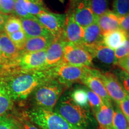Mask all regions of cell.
I'll list each match as a JSON object with an SVG mask.
<instances>
[{"label": "cell", "mask_w": 129, "mask_h": 129, "mask_svg": "<svg viewBox=\"0 0 129 129\" xmlns=\"http://www.w3.org/2000/svg\"><path fill=\"white\" fill-rule=\"evenodd\" d=\"M22 26L20 18L16 16H9L4 27V32L7 35L22 30Z\"/></svg>", "instance_id": "cb8c5ba5"}, {"label": "cell", "mask_w": 129, "mask_h": 129, "mask_svg": "<svg viewBox=\"0 0 129 129\" xmlns=\"http://www.w3.org/2000/svg\"><path fill=\"white\" fill-rule=\"evenodd\" d=\"M117 65L129 74V55L117 61Z\"/></svg>", "instance_id": "74e56055"}, {"label": "cell", "mask_w": 129, "mask_h": 129, "mask_svg": "<svg viewBox=\"0 0 129 129\" xmlns=\"http://www.w3.org/2000/svg\"><path fill=\"white\" fill-rule=\"evenodd\" d=\"M59 1H60V3H64V0H59Z\"/></svg>", "instance_id": "60d3db41"}, {"label": "cell", "mask_w": 129, "mask_h": 129, "mask_svg": "<svg viewBox=\"0 0 129 129\" xmlns=\"http://www.w3.org/2000/svg\"><path fill=\"white\" fill-rule=\"evenodd\" d=\"M91 67H77L66 63H60L51 68L54 78L68 87L75 83H81L87 75Z\"/></svg>", "instance_id": "5b68a950"}, {"label": "cell", "mask_w": 129, "mask_h": 129, "mask_svg": "<svg viewBox=\"0 0 129 129\" xmlns=\"http://www.w3.org/2000/svg\"><path fill=\"white\" fill-rule=\"evenodd\" d=\"M118 105L129 123V95Z\"/></svg>", "instance_id": "e575fe53"}, {"label": "cell", "mask_w": 129, "mask_h": 129, "mask_svg": "<svg viewBox=\"0 0 129 129\" xmlns=\"http://www.w3.org/2000/svg\"><path fill=\"white\" fill-rule=\"evenodd\" d=\"M91 9L98 17L108 11V0H90Z\"/></svg>", "instance_id": "f1b7e54d"}, {"label": "cell", "mask_w": 129, "mask_h": 129, "mask_svg": "<svg viewBox=\"0 0 129 129\" xmlns=\"http://www.w3.org/2000/svg\"><path fill=\"white\" fill-rule=\"evenodd\" d=\"M112 129H129V123L119 106L116 108L113 118Z\"/></svg>", "instance_id": "484cf974"}, {"label": "cell", "mask_w": 129, "mask_h": 129, "mask_svg": "<svg viewBox=\"0 0 129 129\" xmlns=\"http://www.w3.org/2000/svg\"><path fill=\"white\" fill-rule=\"evenodd\" d=\"M22 129H39L32 122L28 121L24 117H21L19 120H14Z\"/></svg>", "instance_id": "d590c367"}, {"label": "cell", "mask_w": 129, "mask_h": 129, "mask_svg": "<svg viewBox=\"0 0 129 129\" xmlns=\"http://www.w3.org/2000/svg\"><path fill=\"white\" fill-rule=\"evenodd\" d=\"M16 0H0V13L9 16L14 14Z\"/></svg>", "instance_id": "4dcf8cb0"}, {"label": "cell", "mask_w": 129, "mask_h": 129, "mask_svg": "<svg viewBox=\"0 0 129 129\" xmlns=\"http://www.w3.org/2000/svg\"><path fill=\"white\" fill-rule=\"evenodd\" d=\"M99 71L91 68L87 75L81 80L80 83L87 86L91 91L98 94L102 99L106 106H112L111 99L105 88L104 84L99 77Z\"/></svg>", "instance_id": "7c38bea8"}, {"label": "cell", "mask_w": 129, "mask_h": 129, "mask_svg": "<svg viewBox=\"0 0 129 129\" xmlns=\"http://www.w3.org/2000/svg\"><path fill=\"white\" fill-rule=\"evenodd\" d=\"M93 57H96L105 64H117V61L114 50L105 46L103 43L94 45L86 48Z\"/></svg>", "instance_id": "2e32d148"}, {"label": "cell", "mask_w": 129, "mask_h": 129, "mask_svg": "<svg viewBox=\"0 0 129 129\" xmlns=\"http://www.w3.org/2000/svg\"><path fill=\"white\" fill-rule=\"evenodd\" d=\"M93 56L84 47L66 43L63 49V57L62 63L77 67H91L93 64Z\"/></svg>", "instance_id": "52a82bcc"}, {"label": "cell", "mask_w": 129, "mask_h": 129, "mask_svg": "<svg viewBox=\"0 0 129 129\" xmlns=\"http://www.w3.org/2000/svg\"><path fill=\"white\" fill-rule=\"evenodd\" d=\"M98 123L104 129H112L114 111L112 106L104 104L100 108L94 112Z\"/></svg>", "instance_id": "44dd1931"}, {"label": "cell", "mask_w": 129, "mask_h": 129, "mask_svg": "<svg viewBox=\"0 0 129 129\" xmlns=\"http://www.w3.org/2000/svg\"><path fill=\"white\" fill-rule=\"evenodd\" d=\"M46 50L37 52L22 53L15 65L12 68L25 71L45 70L46 69Z\"/></svg>", "instance_id": "9c48e42d"}, {"label": "cell", "mask_w": 129, "mask_h": 129, "mask_svg": "<svg viewBox=\"0 0 129 129\" xmlns=\"http://www.w3.org/2000/svg\"><path fill=\"white\" fill-rule=\"evenodd\" d=\"M114 52L117 61L121 60L129 55V40L127 39L124 44L117 48Z\"/></svg>", "instance_id": "1f68e13d"}, {"label": "cell", "mask_w": 129, "mask_h": 129, "mask_svg": "<svg viewBox=\"0 0 129 129\" xmlns=\"http://www.w3.org/2000/svg\"><path fill=\"white\" fill-rule=\"evenodd\" d=\"M113 12L118 16L129 14V0H113Z\"/></svg>", "instance_id": "4316f807"}, {"label": "cell", "mask_w": 129, "mask_h": 129, "mask_svg": "<svg viewBox=\"0 0 129 129\" xmlns=\"http://www.w3.org/2000/svg\"><path fill=\"white\" fill-rule=\"evenodd\" d=\"M24 11L30 15L36 16L42 12H47L42 0H17Z\"/></svg>", "instance_id": "7402d4cb"}, {"label": "cell", "mask_w": 129, "mask_h": 129, "mask_svg": "<svg viewBox=\"0 0 129 129\" xmlns=\"http://www.w3.org/2000/svg\"><path fill=\"white\" fill-rule=\"evenodd\" d=\"M26 115L30 121L42 129H79L53 111L35 108Z\"/></svg>", "instance_id": "277c9868"}, {"label": "cell", "mask_w": 129, "mask_h": 129, "mask_svg": "<svg viewBox=\"0 0 129 129\" xmlns=\"http://www.w3.org/2000/svg\"><path fill=\"white\" fill-rule=\"evenodd\" d=\"M128 39L129 40V33L128 34Z\"/></svg>", "instance_id": "ee69618b"}, {"label": "cell", "mask_w": 129, "mask_h": 129, "mask_svg": "<svg viewBox=\"0 0 129 129\" xmlns=\"http://www.w3.org/2000/svg\"><path fill=\"white\" fill-rule=\"evenodd\" d=\"M127 39L128 34L119 28L103 35V43L108 47L116 50L121 46Z\"/></svg>", "instance_id": "ffe728a7"}, {"label": "cell", "mask_w": 129, "mask_h": 129, "mask_svg": "<svg viewBox=\"0 0 129 129\" xmlns=\"http://www.w3.org/2000/svg\"><path fill=\"white\" fill-rule=\"evenodd\" d=\"M9 16L0 13V32L4 30V27Z\"/></svg>", "instance_id": "f35d334b"}, {"label": "cell", "mask_w": 129, "mask_h": 129, "mask_svg": "<svg viewBox=\"0 0 129 129\" xmlns=\"http://www.w3.org/2000/svg\"><path fill=\"white\" fill-rule=\"evenodd\" d=\"M101 43H103V35L98 22L84 28V36L81 46L87 48Z\"/></svg>", "instance_id": "d6986e66"}, {"label": "cell", "mask_w": 129, "mask_h": 129, "mask_svg": "<svg viewBox=\"0 0 129 129\" xmlns=\"http://www.w3.org/2000/svg\"><path fill=\"white\" fill-rule=\"evenodd\" d=\"M13 101L0 83V117L5 115L12 108Z\"/></svg>", "instance_id": "603a6c76"}, {"label": "cell", "mask_w": 129, "mask_h": 129, "mask_svg": "<svg viewBox=\"0 0 129 129\" xmlns=\"http://www.w3.org/2000/svg\"><path fill=\"white\" fill-rule=\"evenodd\" d=\"M20 20L22 29L25 32L27 39L33 37L50 36L52 35L38 22L35 17L20 18Z\"/></svg>", "instance_id": "9a60e30c"}, {"label": "cell", "mask_w": 129, "mask_h": 129, "mask_svg": "<svg viewBox=\"0 0 129 129\" xmlns=\"http://www.w3.org/2000/svg\"><path fill=\"white\" fill-rule=\"evenodd\" d=\"M119 70L120 71L118 73V76L119 78L118 80H120L124 89L129 95V74L123 69L120 68Z\"/></svg>", "instance_id": "d6a6232c"}, {"label": "cell", "mask_w": 129, "mask_h": 129, "mask_svg": "<svg viewBox=\"0 0 129 129\" xmlns=\"http://www.w3.org/2000/svg\"><path fill=\"white\" fill-rule=\"evenodd\" d=\"M0 64L1 65V54H0ZM1 66H2V65H1Z\"/></svg>", "instance_id": "7bdbcfd3"}, {"label": "cell", "mask_w": 129, "mask_h": 129, "mask_svg": "<svg viewBox=\"0 0 129 129\" xmlns=\"http://www.w3.org/2000/svg\"><path fill=\"white\" fill-rule=\"evenodd\" d=\"M84 36V28L77 23L71 16L67 15L62 32V37L64 41L71 44L81 46Z\"/></svg>", "instance_id": "5bb4252c"}, {"label": "cell", "mask_w": 129, "mask_h": 129, "mask_svg": "<svg viewBox=\"0 0 129 129\" xmlns=\"http://www.w3.org/2000/svg\"><path fill=\"white\" fill-rule=\"evenodd\" d=\"M66 14L73 17L83 28L97 22L98 18L91 9L90 0H69Z\"/></svg>", "instance_id": "8992f818"}, {"label": "cell", "mask_w": 129, "mask_h": 129, "mask_svg": "<svg viewBox=\"0 0 129 129\" xmlns=\"http://www.w3.org/2000/svg\"><path fill=\"white\" fill-rule=\"evenodd\" d=\"M85 90L87 93L88 104L92 108L93 112H96L104 104V102L98 94H96L93 91L87 88H85Z\"/></svg>", "instance_id": "83f0119b"}, {"label": "cell", "mask_w": 129, "mask_h": 129, "mask_svg": "<svg viewBox=\"0 0 129 129\" xmlns=\"http://www.w3.org/2000/svg\"><path fill=\"white\" fill-rule=\"evenodd\" d=\"M0 54L3 69L14 67L22 54L4 30L0 32Z\"/></svg>", "instance_id": "ba28073f"}, {"label": "cell", "mask_w": 129, "mask_h": 129, "mask_svg": "<svg viewBox=\"0 0 129 129\" xmlns=\"http://www.w3.org/2000/svg\"><path fill=\"white\" fill-rule=\"evenodd\" d=\"M119 22L121 29L129 33V14L124 16H119Z\"/></svg>", "instance_id": "8d00e7d4"}, {"label": "cell", "mask_w": 129, "mask_h": 129, "mask_svg": "<svg viewBox=\"0 0 129 129\" xmlns=\"http://www.w3.org/2000/svg\"><path fill=\"white\" fill-rule=\"evenodd\" d=\"M35 17L54 38L62 35L67 14L54 13L47 11L42 12Z\"/></svg>", "instance_id": "30bf717a"}, {"label": "cell", "mask_w": 129, "mask_h": 129, "mask_svg": "<svg viewBox=\"0 0 129 129\" xmlns=\"http://www.w3.org/2000/svg\"><path fill=\"white\" fill-rule=\"evenodd\" d=\"M71 98L78 106L87 109L89 106L87 96L85 89L76 88L71 94Z\"/></svg>", "instance_id": "d4e9b609"}, {"label": "cell", "mask_w": 129, "mask_h": 129, "mask_svg": "<svg viewBox=\"0 0 129 129\" xmlns=\"http://www.w3.org/2000/svg\"><path fill=\"white\" fill-rule=\"evenodd\" d=\"M99 77L101 78L108 94L112 99L118 104L128 96L124 89L118 78L111 72H99Z\"/></svg>", "instance_id": "8fae6325"}, {"label": "cell", "mask_w": 129, "mask_h": 129, "mask_svg": "<svg viewBox=\"0 0 129 129\" xmlns=\"http://www.w3.org/2000/svg\"><path fill=\"white\" fill-rule=\"evenodd\" d=\"M54 39V37L52 35L28 38L22 53L37 52L46 50Z\"/></svg>", "instance_id": "e0dca14e"}, {"label": "cell", "mask_w": 129, "mask_h": 129, "mask_svg": "<svg viewBox=\"0 0 129 129\" xmlns=\"http://www.w3.org/2000/svg\"><path fill=\"white\" fill-rule=\"evenodd\" d=\"M65 43L62 35L54 38L52 43L46 50V69H51L62 63Z\"/></svg>", "instance_id": "4fadbf2b"}, {"label": "cell", "mask_w": 129, "mask_h": 129, "mask_svg": "<svg viewBox=\"0 0 129 129\" xmlns=\"http://www.w3.org/2000/svg\"><path fill=\"white\" fill-rule=\"evenodd\" d=\"M2 69H3V67L1 65V64H0V71H1L2 70Z\"/></svg>", "instance_id": "b9f144b4"}, {"label": "cell", "mask_w": 129, "mask_h": 129, "mask_svg": "<svg viewBox=\"0 0 129 129\" xmlns=\"http://www.w3.org/2000/svg\"><path fill=\"white\" fill-rule=\"evenodd\" d=\"M0 129H14L13 119L6 115L0 117Z\"/></svg>", "instance_id": "836d02e7"}, {"label": "cell", "mask_w": 129, "mask_h": 129, "mask_svg": "<svg viewBox=\"0 0 129 129\" xmlns=\"http://www.w3.org/2000/svg\"><path fill=\"white\" fill-rule=\"evenodd\" d=\"M66 87L55 79L42 84L32 93L36 108L53 111Z\"/></svg>", "instance_id": "3957f363"}, {"label": "cell", "mask_w": 129, "mask_h": 129, "mask_svg": "<svg viewBox=\"0 0 129 129\" xmlns=\"http://www.w3.org/2000/svg\"><path fill=\"white\" fill-rule=\"evenodd\" d=\"M15 46L21 51L23 49L27 38L23 30L16 32L8 35Z\"/></svg>", "instance_id": "f546056e"}, {"label": "cell", "mask_w": 129, "mask_h": 129, "mask_svg": "<svg viewBox=\"0 0 129 129\" xmlns=\"http://www.w3.org/2000/svg\"><path fill=\"white\" fill-rule=\"evenodd\" d=\"M97 22L99 26L102 35L120 28L119 16L109 10L106 11L105 13L99 16Z\"/></svg>", "instance_id": "ac0fdd59"}, {"label": "cell", "mask_w": 129, "mask_h": 129, "mask_svg": "<svg viewBox=\"0 0 129 129\" xmlns=\"http://www.w3.org/2000/svg\"><path fill=\"white\" fill-rule=\"evenodd\" d=\"M54 108V112L79 129H88L93 124V118L87 109L78 106L69 97L62 98Z\"/></svg>", "instance_id": "7a4b0ae2"}, {"label": "cell", "mask_w": 129, "mask_h": 129, "mask_svg": "<svg viewBox=\"0 0 129 129\" xmlns=\"http://www.w3.org/2000/svg\"><path fill=\"white\" fill-rule=\"evenodd\" d=\"M51 79H54L51 69L25 71L11 68L0 71V83L13 101L26 99L38 87Z\"/></svg>", "instance_id": "6da1fadb"}, {"label": "cell", "mask_w": 129, "mask_h": 129, "mask_svg": "<svg viewBox=\"0 0 129 129\" xmlns=\"http://www.w3.org/2000/svg\"><path fill=\"white\" fill-rule=\"evenodd\" d=\"M13 121H14V129H22L20 127V125H19L18 124H17V122L14 121V120H13Z\"/></svg>", "instance_id": "ab89813d"}]
</instances>
